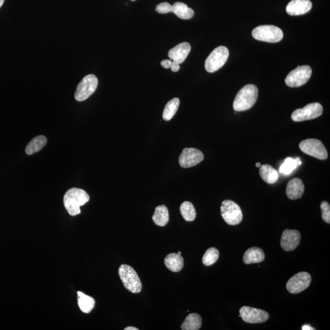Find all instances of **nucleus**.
Returning <instances> with one entry per match:
<instances>
[{"label":"nucleus","instance_id":"1","mask_svg":"<svg viewBox=\"0 0 330 330\" xmlns=\"http://www.w3.org/2000/svg\"><path fill=\"white\" fill-rule=\"evenodd\" d=\"M89 201V196L85 190L78 188L69 189L64 195V205L71 216L81 213L80 207Z\"/></svg>","mask_w":330,"mask_h":330},{"label":"nucleus","instance_id":"2","mask_svg":"<svg viewBox=\"0 0 330 330\" xmlns=\"http://www.w3.org/2000/svg\"><path fill=\"white\" fill-rule=\"evenodd\" d=\"M258 97V89L254 85H247L237 94L233 103L235 111H243L252 108Z\"/></svg>","mask_w":330,"mask_h":330},{"label":"nucleus","instance_id":"3","mask_svg":"<svg viewBox=\"0 0 330 330\" xmlns=\"http://www.w3.org/2000/svg\"><path fill=\"white\" fill-rule=\"evenodd\" d=\"M119 275L124 287L130 292L137 293L141 291L140 278L132 267L127 264L121 265L119 268Z\"/></svg>","mask_w":330,"mask_h":330},{"label":"nucleus","instance_id":"4","mask_svg":"<svg viewBox=\"0 0 330 330\" xmlns=\"http://www.w3.org/2000/svg\"><path fill=\"white\" fill-rule=\"evenodd\" d=\"M253 37L257 41L276 43L283 38V32L279 28L273 25H261L254 29Z\"/></svg>","mask_w":330,"mask_h":330},{"label":"nucleus","instance_id":"5","mask_svg":"<svg viewBox=\"0 0 330 330\" xmlns=\"http://www.w3.org/2000/svg\"><path fill=\"white\" fill-rule=\"evenodd\" d=\"M229 50L225 46L214 49L206 59L205 68L209 73H213L225 65L229 58Z\"/></svg>","mask_w":330,"mask_h":330},{"label":"nucleus","instance_id":"6","mask_svg":"<svg viewBox=\"0 0 330 330\" xmlns=\"http://www.w3.org/2000/svg\"><path fill=\"white\" fill-rule=\"evenodd\" d=\"M221 214L229 225H239L243 220V214L238 204L231 200H225L221 206Z\"/></svg>","mask_w":330,"mask_h":330},{"label":"nucleus","instance_id":"7","mask_svg":"<svg viewBox=\"0 0 330 330\" xmlns=\"http://www.w3.org/2000/svg\"><path fill=\"white\" fill-rule=\"evenodd\" d=\"M98 86V79L94 75L89 74L83 78L78 84L75 92V99L82 102L91 96L96 91Z\"/></svg>","mask_w":330,"mask_h":330},{"label":"nucleus","instance_id":"8","mask_svg":"<svg viewBox=\"0 0 330 330\" xmlns=\"http://www.w3.org/2000/svg\"><path fill=\"white\" fill-rule=\"evenodd\" d=\"M311 74L312 69L309 66H298L287 75L285 83L289 87H300L308 82Z\"/></svg>","mask_w":330,"mask_h":330},{"label":"nucleus","instance_id":"9","mask_svg":"<svg viewBox=\"0 0 330 330\" xmlns=\"http://www.w3.org/2000/svg\"><path fill=\"white\" fill-rule=\"evenodd\" d=\"M300 150L306 154L314 156L320 160L328 158V152L322 142L317 139H307L302 141L299 145Z\"/></svg>","mask_w":330,"mask_h":330},{"label":"nucleus","instance_id":"10","mask_svg":"<svg viewBox=\"0 0 330 330\" xmlns=\"http://www.w3.org/2000/svg\"><path fill=\"white\" fill-rule=\"evenodd\" d=\"M323 113V107L319 103H309L303 108L295 110L292 114V119L295 122H301L317 118Z\"/></svg>","mask_w":330,"mask_h":330},{"label":"nucleus","instance_id":"11","mask_svg":"<svg viewBox=\"0 0 330 330\" xmlns=\"http://www.w3.org/2000/svg\"><path fill=\"white\" fill-rule=\"evenodd\" d=\"M311 282V276L308 273H298L287 281V290L290 293L296 294L306 290L309 286Z\"/></svg>","mask_w":330,"mask_h":330},{"label":"nucleus","instance_id":"12","mask_svg":"<svg viewBox=\"0 0 330 330\" xmlns=\"http://www.w3.org/2000/svg\"><path fill=\"white\" fill-rule=\"evenodd\" d=\"M239 312L240 317L247 323H264L269 318V314L267 312L249 306L242 307Z\"/></svg>","mask_w":330,"mask_h":330},{"label":"nucleus","instance_id":"13","mask_svg":"<svg viewBox=\"0 0 330 330\" xmlns=\"http://www.w3.org/2000/svg\"><path fill=\"white\" fill-rule=\"evenodd\" d=\"M204 160V154L195 148H185L179 158L181 167L188 169L196 166Z\"/></svg>","mask_w":330,"mask_h":330},{"label":"nucleus","instance_id":"14","mask_svg":"<svg viewBox=\"0 0 330 330\" xmlns=\"http://www.w3.org/2000/svg\"><path fill=\"white\" fill-rule=\"evenodd\" d=\"M301 234L295 229H286L282 234L281 238V248L286 251L294 250L300 244Z\"/></svg>","mask_w":330,"mask_h":330},{"label":"nucleus","instance_id":"15","mask_svg":"<svg viewBox=\"0 0 330 330\" xmlns=\"http://www.w3.org/2000/svg\"><path fill=\"white\" fill-rule=\"evenodd\" d=\"M310 0H292L287 5L286 12L290 16H301L308 13L312 8Z\"/></svg>","mask_w":330,"mask_h":330},{"label":"nucleus","instance_id":"16","mask_svg":"<svg viewBox=\"0 0 330 330\" xmlns=\"http://www.w3.org/2000/svg\"><path fill=\"white\" fill-rule=\"evenodd\" d=\"M190 51L191 46L189 43H181L170 50L169 57L171 60L176 61L180 64L186 60Z\"/></svg>","mask_w":330,"mask_h":330},{"label":"nucleus","instance_id":"17","mask_svg":"<svg viewBox=\"0 0 330 330\" xmlns=\"http://www.w3.org/2000/svg\"><path fill=\"white\" fill-rule=\"evenodd\" d=\"M304 192L303 182L300 179L294 178L288 183L286 187L287 197L291 200L300 199Z\"/></svg>","mask_w":330,"mask_h":330},{"label":"nucleus","instance_id":"18","mask_svg":"<svg viewBox=\"0 0 330 330\" xmlns=\"http://www.w3.org/2000/svg\"><path fill=\"white\" fill-rule=\"evenodd\" d=\"M164 264L172 272H179L183 268L184 260L181 254L170 253L165 257Z\"/></svg>","mask_w":330,"mask_h":330},{"label":"nucleus","instance_id":"19","mask_svg":"<svg viewBox=\"0 0 330 330\" xmlns=\"http://www.w3.org/2000/svg\"><path fill=\"white\" fill-rule=\"evenodd\" d=\"M264 259L265 254L261 248L252 247L246 251L243 260L245 264H251L261 262Z\"/></svg>","mask_w":330,"mask_h":330},{"label":"nucleus","instance_id":"20","mask_svg":"<svg viewBox=\"0 0 330 330\" xmlns=\"http://www.w3.org/2000/svg\"><path fill=\"white\" fill-rule=\"evenodd\" d=\"M259 174L263 181L268 184H274L278 180V172L270 164L261 165Z\"/></svg>","mask_w":330,"mask_h":330},{"label":"nucleus","instance_id":"21","mask_svg":"<svg viewBox=\"0 0 330 330\" xmlns=\"http://www.w3.org/2000/svg\"><path fill=\"white\" fill-rule=\"evenodd\" d=\"M77 297L78 306L81 311L86 314L90 313L96 304L94 299L80 291L77 292Z\"/></svg>","mask_w":330,"mask_h":330},{"label":"nucleus","instance_id":"22","mask_svg":"<svg viewBox=\"0 0 330 330\" xmlns=\"http://www.w3.org/2000/svg\"><path fill=\"white\" fill-rule=\"evenodd\" d=\"M169 220V212L167 207L164 205L156 207L152 216L153 222L155 225L163 227L167 225Z\"/></svg>","mask_w":330,"mask_h":330},{"label":"nucleus","instance_id":"23","mask_svg":"<svg viewBox=\"0 0 330 330\" xmlns=\"http://www.w3.org/2000/svg\"><path fill=\"white\" fill-rule=\"evenodd\" d=\"M47 142V139L46 136L44 135H39L32 139L27 144L25 152L27 155H33L40 151L46 146Z\"/></svg>","mask_w":330,"mask_h":330},{"label":"nucleus","instance_id":"24","mask_svg":"<svg viewBox=\"0 0 330 330\" xmlns=\"http://www.w3.org/2000/svg\"><path fill=\"white\" fill-rule=\"evenodd\" d=\"M172 12L175 14L179 18L184 20L192 19L195 15L194 10L181 2H176L172 6Z\"/></svg>","mask_w":330,"mask_h":330},{"label":"nucleus","instance_id":"25","mask_svg":"<svg viewBox=\"0 0 330 330\" xmlns=\"http://www.w3.org/2000/svg\"><path fill=\"white\" fill-rule=\"evenodd\" d=\"M202 325V318L197 313L190 314L181 325L183 330H198Z\"/></svg>","mask_w":330,"mask_h":330},{"label":"nucleus","instance_id":"26","mask_svg":"<svg viewBox=\"0 0 330 330\" xmlns=\"http://www.w3.org/2000/svg\"><path fill=\"white\" fill-rule=\"evenodd\" d=\"M180 100L178 98H174V99L170 100L167 103L163 113V119L164 121H170L174 117L179 107H180Z\"/></svg>","mask_w":330,"mask_h":330},{"label":"nucleus","instance_id":"27","mask_svg":"<svg viewBox=\"0 0 330 330\" xmlns=\"http://www.w3.org/2000/svg\"><path fill=\"white\" fill-rule=\"evenodd\" d=\"M180 211L182 216L187 222H193L197 217V212L192 203L185 201L181 204Z\"/></svg>","mask_w":330,"mask_h":330},{"label":"nucleus","instance_id":"28","mask_svg":"<svg viewBox=\"0 0 330 330\" xmlns=\"http://www.w3.org/2000/svg\"><path fill=\"white\" fill-rule=\"evenodd\" d=\"M299 161H300V158H296V159L290 157L287 158L284 160V163L282 164L280 168H279V172L284 175H290L293 170H295L299 166Z\"/></svg>","mask_w":330,"mask_h":330},{"label":"nucleus","instance_id":"29","mask_svg":"<svg viewBox=\"0 0 330 330\" xmlns=\"http://www.w3.org/2000/svg\"><path fill=\"white\" fill-rule=\"evenodd\" d=\"M220 253L217 248L212 247L208 249L204 253L203 257V263L206 266L213 265L219 259Z\"/></svg>","mask_w":330,"mask_h":330},{"label":"nucleus","instance_id":"30","mask_svg":"<svg viewBox=\"0 0 330 330\" xmlns=\"http://www.w3.org/2000/svg\"><path fill=\"white\" fill-rule=\"evenodd\" d=\"M321 218L326 223H330V206L326 201H323L320 204Z\"/></svg>","mask_w":330,"mask_h":330},{"label":"nucleus","instance_id":"31","mask_svg":"<svg viewBox=\"0 0 330 330\" xmlns=\"http://www.w3.org/2000/svg\"><path fill=\"white\" fill-rule=\"evenodd\" d=\"M155 11L160 14L169 13L172 11V5L167 2L161 3V4L156 6Z\"/></svg>","mask_w":330,"mask_h":330},{"label":"nucleus","instance_id":"32","mask_svg":"<svg viewBox=\"0 0 330 330\" xmlns=\"http://www.w3.org/2000/svg\"><path fill=\"white\" fill-rule=\"evenodd\" d=\"M173 61L171 60H163L161 62V66H163L165 69H170L172 65Z\"/></svg>","mask_w":330,"mask_h":330},{"label":"nucleus","instance_id":"33","mask_svg":"<svg viewBox=\"0 0 330 330\" xmlns=\"http://www.w3.org/2000/svg\"><path fill=\"white\" fill-rule=\"evenodd\" d=\"M171 69L173 72H176L180 71V64L176 62V61H173L172 67H171Z\"/></svg>","mask_w":330,"mask_h":330},{"label":"nucleus","instance_id":"34","mask_svg":"<svg viewBox=\"0 0 330 330\" xmlns=\"http://www.w3.org/2000/svg\"><path fill=\"white\" fill-rule=\"evenodd\" d=\"M302 329L303 330H309V329H315L314 328H313L312 327L309 325H306L302 326Z\"/></svg>","mask_w":330,"mask_h":330},{"label":"nucleus","instance_id":"35","mask_svg":"<svg viewBox=\"0 0 330 330\" xmlns=\"http://www.w3.org/2000/svg\"><path fill=\"white\" fill-rule=\"evenodd\" d=\"M124 330H138V329L136 328V327L128 326L126 327V328H125Z\"/></svg>","mask_w":330,"mask_h":330},{"label":"nucleus","instance_id":"36","mask_svg":"<svg viewBox=\"0 0 330 330\" xmlns=\"http://www.w3.org/2000/svg\"><path fill=\"white\" fill-rule=\"evenodd\" d=\"M5 0H0V8L2 7V5H4Z\"/></svg>","mask_w":330,"mask_h":330},{"label":"nucleus","instance_id":"37","mask_svg":"<svg viewBox=\"0 0 330 330\" xmlns=\"http://www.w3.org/2000/svg\"><path fill=\"white\" fill-rule=\"evenodd\" d=\"M256 167H257V168H260V167H261V163H259V162H258V163H256Z\"/></svg>","mask_w":330,"mask_h":330},{"label":"nucleus","instance_id":"38","mask_svg":"<svg viewBox=\"0 0 330 330\" xmlns=\"http://www.w3.org/2000/svg\"><path fill=\"white\" fill-rule=\"evenodd\" d=\"M178 254H181V255L182 253H181V251H178Z\"/></svg>","mask_w":330,"mask_h":330},{"label":"nucleus","instance_id":"39","mask_svg":"<svg viewBox=\"0 0 330 330\" xmlns=\"http://www.w3.org/2000/svg\"><path fill=\"white\" fill-rule=\"evenodd\" d=\"M131 1H135V0H131Z\"/></svg>","mask_w":330,"mask_h":330}]
</instances>
